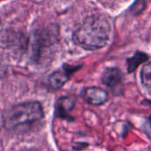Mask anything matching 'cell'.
<instances>
[{"label": "cell", "mask_w": 151, "mask_h": 151, "mask_svg": "<svg viewBox=\"0 0 151 151\" xmlns=\"http://www.w3.org/2000/svg\"><path fill=\"white\" fill-rule=\"evenodd\" d=\"M110 33V24L104 16L91 15L74 32L73 41L83 49L97 50L108 44Z\"/></svg>", "instance_id": "6da1fadb"}, {"label": "cell", "mask_w": 151, "mask_h": 151, "mask_svg": "<svg viewBox=\"0 0 151 151\" xmlns=\"http://www.w3.org/2000/svg\"><path fill=\"white\" fill-rule=\"evenodd\" d=\"M44 116L41 104L37 101H27L11 108L5 116V124L8 129L32 124Z\"/></svg>", "instance_id": "7a4b0ae2"}, {"label": "cell", "mask_w": 151, "mask_h": 151, "mask_svg": "<svg viewBox=\"0 0 151 151\" xmlns=\"http://www.w3.org/2000/svg\"><path fill=\"white\" fill-rule=\"evenodd\" d=\"M79 68L78 66L64 65L56 70L49 78V86L53 89L60 88L70 78V76Z\"/></svg>", "instance_id": "3957f363"}, {"label": "cell", "mask_w": 151, "mask_h": 151, "mask_svg": "<svg viewBox=\"0 0 151 151\" xmlns=\"http://www.w3.org/2000/svg\"><path fill=\"white\" fill-rule=\"evenodd\" d=\"M82 97L86 101L92 105H101L109 99L106 91L95 86L85 88L82 91Z\"/></svg>", "instance_id": "277c9868"}, {"label": "cell", "mask_w": 151, "mask_h": 151, "mask_svg": "<svg viewBox=\"0 0 151 151\" xmlns=\"http://www.w3.org/2000/svg\"><path fill=\"white\" fill-rule=\"evenodd\" d=\"M122 73L116 68H107L102 75V82L108 86H115L118 85L122 80Z\"/></svg>", "instance_id": "5b68a950"}, {"label": "cell", "mask_w": 151, "mask_h": 151, "mask_svg": "<svg viewBox=\"0 0 151 151\" xmlns=\"http://www.w3.org/2000/svg\"><path fill=\"white\" fill-rule=\"evenodd\" d=\"M73 105H74V101L72 99H68V98L60 99L59 101V104L57 106L59 116L66 117V116L68 115V112L69 110H71V109L73 108Z\"/></svg>", "instance_id": "8992f818"}, {"label": "cell", "mask_w": 151, "mask_h": 151, "mask_svg": "<svg viewBox=\"0 0 151 151\" xmlns=\"http://www.w3.org/2000/svg\"><path fill=\"white\" fill-rule=\"evenodd\" d=\"M147 59V56L142 52H137L133 57H132L129 60H128V70L129 72H132L133 70H135L137 68V67L144 62Z\"/></svg>", "instance_id": "52a82bcc"}, {"label": "cell", "mask_w": 151, "mask_h": 151, "mask_svg": "<svg viewBox=\"0 0 151 151\" xmlns=\"http://www.w3.org/2000/svg\"><path fill=\"white\" fill-rule=\"evenodd\" d=\"M140 77L143 86L148 89H151V61L147 63L142 68Z\"/></svg>", "instance_id": "ba28073f"}, {"label": "cell", "mask_w": 151, "mask_h": 151, "mask_svg": "<svg viewBox=\"0 0 151 151\" xmlns=\"http://www.w3.org/2000/svg\"><path fill=\"white\" fill-rule=\"evenodd\" d=\"M10 37L8 31L3 27V24L0 21V46H5L7 45L8 43L10 42Z\"/></svg>", "instance_id": "9c48e42d"}, {"label": "cell", "mask_w": 151, "mask_h": 151, "mask_svg": "<svg viewBox=\"0 0 151 151\" xmlns=\"http://www.w3.org/2000/svg\"><path fill=\"white\" fill-rule=\"evenodd\" d=\"M29 151H37V150H29Z\"/></svg>", "instance_id": "30bf717a"}]
</instances>
